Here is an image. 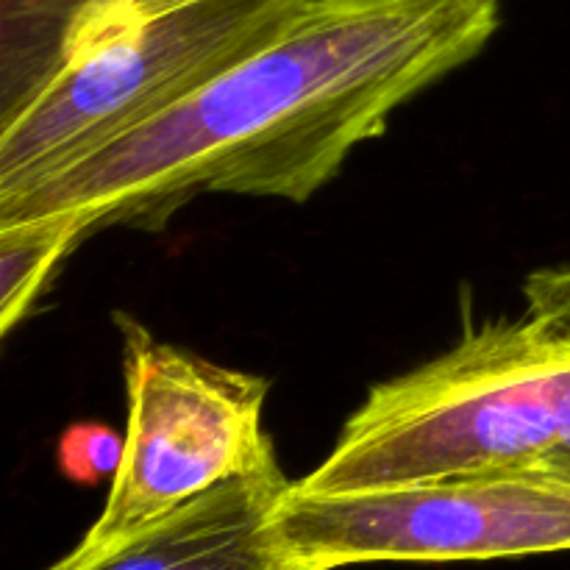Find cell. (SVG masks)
<instances>
[{"mask_svg": "<svg viewBox=\"0 0 570 570\" xmlns=\"http://www.w3.org/2000/svg\"><path fill=\"white\" fill-rule=\"evenodd\" d=\"M495 31L499 0H304L165 111L0 206V220L156 232L198 195L301 204Z\"/></svg>", "mask_w": 570, "mask_h": 570, "instance_id": "obj_1", "label": "cell"}, {"mask_svg": "<svg viewBox=\"0 0 570 570\" xmlns=\"http://www.w3.org/2000/svg\"><path fill=\"white\" fill-rule=\"evenodd\" d=\"M570 434V265L523 287V312L462 334L438 360L376 384L301 493L538 468Z\"/></svg>", "mask_w": 570, "mask_h": 570, "instance_id": "obj_2", "label": "cell"}, {"mask_svg": "<svg viewBox=\"0 0 570 570\" xmlns=\"http://www.w3.org/2000/svg\"><path fill=\"white\" fill-rule=\"evenodd\" d=\"M301 0H0V117L95 150L271 37Z\"/></svg>", "mask_w": 570, "mask_h": 570, "instance_id": "obj_3", "label": "cell"}, {"mask_svg": "<svg viewBox=\"0 0 570 570\" xmlns=\"http://www.w3.org/2000/svg\"><path fill=\"white\" fill-rule=\"evenodd\" d=\"M273 527L301 570L554 554L570 551V484L527 468L356 493L293 484Z\"/></svg>", "mask_w": 570, "mask_h": 570, "instance_id": "obj_4", "label": "cell"}, {"mask_svg": "<svg viewBox=\"0 0 570 570\" xmlns=\"http://www.w3.org/2000/svg\"><path fill=\"white\" fill-rule=\"evenodd\" d=\"M126 432L98 521L78 549H104L228 479L276 462L262 426L267 382L159 343L117 315Z\"/></svg>", "mask_w": 570, "mask_h": 570, "instance_id": "obj_5", "label": "cell"}, {"mask_svg": "<svg viewBox=\"0 0 570 570\" xmlns=\"http://www.w3.org/2000/svg\"><path fill=\"white\" fill-rule=\"evenodd\" d=\"M293 488L278 462L228 479L104 549H72L45 570H301L273 515Z\"/></svg>", "mask_w": 570, "mask_h": 570, "instance_id": "obj_6", "label": "cell"}, {"mask_svg": "<svg viewBox=\"0 0 570 570\" xmlns=\"http://www.w3.org/2000/svg\"><path fill=\"white\" fill-rule=\"evenodd\" d=\"M87 234L70 215L0 220V332L9 334L28 315L56 267Z\"/></svg>", "mask_w": 570, "mask_h": 570, "instance_id": "obj_7", "label": "cell"}, {"mask_svg": "<svg viewBox=\"0 0 570 570\" xmlns=\"http://www.w3.org/2000/svg\"><path fill=\"white\" fill-rule=\"evenodd\" d=\"M59 471L76 484H98L115 476L122 460V434L104 423H76L56 449Z\"/></svg>", "mask_w": 570, "mask_h": 570, "instance_id": "obj_8", "label": "cell"}]
</instances>
